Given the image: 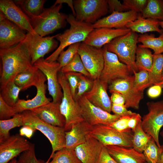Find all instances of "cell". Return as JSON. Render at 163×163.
<instances>
[{
  "mask_svg": "<svg viewBox=\"0 0 163 163\" xmlns=\"http://www.w3.org/2000/svg\"><path fill=\"white\" fill-rule=\"evenodd\" d=\"M0 56L2 65L0 91L9 82L14 81L18 74L33 66L28 51L21 42L12 47L0 49Z\"/></svg>",
  "mask_w": 163,
  "mask_h": 163,
  "instance_id": "6da1fadb",
  "label": "cell"
},
{
  "mask_svg": "<svg viewBox=\"0 0 163 163\" xmlns=\"http://www.w3.org/2000/svg\"><path fill=\"white\" fill-rule=\"evenodd\" d=\"M21 113L24 125H29L35 130L39 131L50 142L52 151L48 159L45 162L48 163L56 151L65 147L66 131L64 128L53 126L44 121L30 110H25Z\"/></svg>",
  "mask_w": 163,
  "mask_h": 163,
  "instance_id": "7a4b0ae2",
  "label": "cell"
},
{
  "mask_svg": "<svg viewBox=\"0 0 163 163\" xmlns=\"http://www.w3.org/2000/svg\"><path fill=\"white\" fill-rule=\"evenodd\" d=\"M66 21L70 24V27L63 33L57 34L55 38L60 42L59 45L53 53L45 59L47 62L56 61L60 53L66 47L75 43L83 42L94 29L92 24L77 21L73 14L68 15Z\"/></svg>",
  "mask_w": 163,
  "mask_h": 163,
  "instance_id": "3957f363",
  "label": "cell"
},
{
  "mask_svg": "<svg viewBox=\"0 0 163 163\" xmlns=\"http://www.w3.org/2000/svg\"><path fill=\"white\" fill-rule=\"evenodd\" d=\"M138 37L137 33L131 30L104 46L107 50L116 54L119 60L128 66L132 73L138 71L135 64Z\"/></svg>",
  "mask_w": 163,
  "mask_h": 163,
  "instance_id": "277c9868",
  "label": "cell"
},
{
  "mask_svg": "<svg viewBox=\"0 0 163 163\" xmlns=\"http://www.w3.org/2000/svg\"><path fill=\"white\" fill-rule=\"evenodd\" d=\"M62 4L45 9L39 16L30 18V24L35 32L43 37L66 26L67 15L60 12Z\"/></svg>",
  "mask_w": 163,
  "mask_h": 163,
  "instance_id": "5b68a950",
  "label": "cell"
},
{
  "mask_svg": "<svg viewBox=\"0 0 163 163\" xmlns=\"http://www.w3.org/2000/svg\"><path fill=\"white\" fill-rule=\"evenodd\" d=\"M58 78L63 94L60 108L66 120L64 129L66 131H68L71 130L73 125L84 120L77 101L72 95L69 82L64 73L59 71L58 73Z\"/></svg>",
  "mask_w": 163,
  "mask_h": 163,
  "instance_id": "8992f818",
  "label": "cell"
},
{
  "mask_svg": "<svg viewBox=\"0 0 163 163\" xmlns=\"http://www.w3.org/2000/svg\"><path fill=\"white\" fill-rule=\"evenodd\" d=\"M76 20L93 24L109 11L107 0H73Z\"/></svg>",
  "mask_w": 163,
  "mask_h": 163,
  "instance_id": "52a82bcc",
  "label": "cell"
},
{
  "mask_svg": "<svg viewBox=\"0 0 163 163\" xmlns=\"http://www.w3.org/2000/svg\"><path fill=\"white\" fill-rule=\"evenodd\" d=\"M90 135L104 146L117 145L132 147V131L121 132L107 125H99L92 126Z\"/></svg>",
  "mask_w": 163,
  "mask_h": 163,
  "instance_id": "ba28073f",
  "label": "cell"
},
{
  "mask_svg": "<svg viewBox=\"0 0 163 163\" xmlns=\"http://www.w3.org/2000/svg\"><path fill=\"white\" fill-rule=\"evenodd\" d=\"M57 35L43 37L37 34L29 32L26 34L25 38L21 43L28 51L32 65L57 47L58 43L54 39Z\"/></svg>",
  "mask_w": 163,
  "mask_h": 163,
  "instance_id": "9c48e42d",
  "label": "cell"
},
{
  "mask_svg": "<svg viewBox=\"0 0 163 163\" xmlns=\"http://www.w3.org/2000/svg\"><path fill=\"white\" fill-rule=\"evenodd\" d=\"M78 53L91 78L94 80L99 78L104 65L103 48H98L82 42Z\"/></svg>",
  "mask_w": 163,
  "mask_h": 163,
  "instance_id": "30bf717a",
  "label": "cell"
},
{
  "mask_svg": "<svg viewBox=\"0 0 163 163\" xmlns=\"http://www.w3.org/2000/svg\"><path fill=\"white\" fill-rule=\"evenodd\" d=\"M76 101L83 119L92 126L99 125H108L120 117L95 106L84 95Z\"/></svg>",
  "mask_w": 163,
  "mask_h": 163,
  "instance_id": "8fae6325",
  "label": "cell"
},
{
  "mask_svg": "<svg viewBox=\"0 0 163 163\" xmlns=\"http://www.w3.org/2000/svg\"><path fill=\"white\" fill-rule=\"evenodd\" d=\"M148 112L142 119V127L145 133L153 138L160 148L159 135L163 126V101L148 102Z\"/></svg>",
  "mask_w": 163,
  "mask_h": 163,
  "instance_id": "7c38bea8",
  "label": "cell"
},
{
  "mask_svg": "<svg viewBox=\"0 0 163 163\" xmlns=\"http://www.w3.org/2000/svg\"><path fill=\"white\" fill-rule=\"evenodd\" d=\"M104 68L99 79L110 84L117 79L126 78L131 75L128 66L120 61L117 56L110 52L104 46Z\"/></svg>",
  "mask_w": 163,
  "mask_h": 163,
  "instance_id": "4fadbf2b",
  "label": "cell"
},
{
  "mask_svg": "<svg viewBox=\"0 0 163 163\" xmlns=\"http://www.w3.org/2000/svg\"><path fill=\"white\" fill-rule=\"evenodd\" d=\"M33 66L40 70L46 76L47 81V88L53 101L61 103L63 96L62 88L58 78V73L60 71L58 62H48L43 58L38 60Z\"/></svg>",
  "mask_w": 163,
  "mask_h": 163,
  "instance_id": "5bb4252c",
  "label": "cell"
},
{
  "mask_svg": "<svg viewBox=\"0 0 163 163\" xmlns=\"http://www.w3.org/2000/svg\"><path fill=\"white\" fill-rule=\"evenodd\" d=\"M46 80L45 75L38 69L33 84L37 89L36 96L32 99L27 100L19 99L13 107L16 114L32 110L51 102V99L46 95L47 86L45 82Z\"/></svg>",
  "mask_w": 163,
  "mask_h": 163,
  "instance_id": "9a60e30c",
  "label": "cell"
},
{
  "mask_svg": "<svg viewBox=\"0 0 163 163\" xmlns=\"http://www.w3.org/2000/svg\"><path fill=\"white\" fill-rule=\"evenodd\" d=\"M134 79L133 75L126 78L116 80L110 84L108 88L111 93L118 92L124 97L125 105L127 108L131 107L138 110L143 97V92L137 91L135 89L133 86Z\"/></svg>",
  "mask_w": 163,
  "mask_h": 163,
  "instance_id": "2e32d148",
  "label": "cell"
},
{
  "mask_svg": "<svg viewBox=\"0 0 163 163\" xmlns=\"http://www.w3.org/2000/svg\"><path fill=\"white\" fill-rule=\"evenodd\" d=\"M31 144L19 134L10 135L0 142V163H8L28 150Z\"/></svg>",
  "mask_w": 163,
  "mask_h": 163,
  "instance_id": "e0dca14e",
  "label": "cell"
},
{
  "mask_svg": "<svg viewBox=\"0 0 163 163\" xmlns=\"http://www.w3.org/2000/svg\"><path fill=\"white\" fill-rule=\"evenodd\" d=\"M0 49L12 47L23 41L26 34L0 12Z\"/></svg>",
  "mask_w": 163,
  "mask_h": 163,
  "instance_id": "ac0fdd59",
  "label": "cell"
},
{
  "mask_svg": "<svg viewBox=\"0 0 163 163\" xmlns=\"http://www.w3.org/2000/svg\"><path fill=\"white\" fill-rule=\"evenodd\" d=\"M0 12L9 21L24 30L37 34L30 24V18L11 0H0Z\"/></svg>",
  "mask_w": 163,
  "mask_h": 163,
  "instance_id": "d6986e66",
  "label": "cell"
},
{
  "mask_svg": "<svg viewBox=\"0 0 163 163\" xmlns=\"http://www.w3.org/2000/svg\"><path fill=\"white\" fill-rule=\"evenodd\" d=\"M130 31L126 27L117 29L107 27L94 29L83 42L96 48H101L115 38L124 35Z\"/></svg>",
  "mask_w": 163,
  "mask_h": 163,
  "instance_id": "ffe728a7",
  "label": "cell"
},
{
  "mask_svg": "<svg viewBox=\"0 0 163 163\" xmlns=\"http://www.w3.org/2000/svg\"><path fill=\"white\" fill-rule=\"evenodd\" d=\"M108 84L99 78L94 80L91 90L84 95L92 104L110 113L112 104L107 92Z\"/></svg>",
  "mask_w": 163,
  "mask_h": 163,
  "instance_id": "44dd1931",
  "label": "cell"
},
{
  "mask_svg": "<svg viewBox=\"0 0 163 163\" xmlns=\"http://www.w3.org/2000/svg\"><path fill=\"white\" fill-rule=\"evenodd\" d=\"M139 14L133 11L123 12L114 11L92 24L94 29L101 27L120 28L125 27L129 22L136 20Z\"/></svg>",
  "mask_w": 163,
  "mask_h": 163,
  "instance_id": "7402d4cb",
  "label": "cell"
},
{
  "mask_svg": "<svg viewBox=\"0 0 163 163\" xmlns=\"http://www.w3.org/2000/svg\"><path fill=\"white\" fill-rule=\"evenodd\" d=\"M60 103L52 101L30 110L44 121L53 126L64 128L66 120L60 111Z\"/></svg>",
  "mask_w": 163,
  "mask_h": 163,
  "instance_id": "603a6c76",
  "label": "cell"
},
{
  "mask_svg": "<svg viewBox=\"0 0 163 163\" xmlns=\"http://www.w3.org/2000/svg\"><path fill=\"white\" fill-rule=\"evenodd\" d=\"M104 146L90 135L86 142L76 147L75 150L82 163H97Z\"/></svg>",
  "mask_w": 163,
  "mask_h": 163,
  "instance_id": "cb8c5ba5",
  "label": "cell"
},
{
  "mask_svg": "<svg viewBox=\"0 0 163 163\" xmlns=\"http://www.w3.org/2000/svg\"><path fill=\"white\" fill-rule=\"evenodd\" d=\"M105 147L110 155L118 163H145L146 161L143 153L133 147L117 145Z\"/></svg>",
  "mask_w": 163,
  "mask_h": 163,
  "instance_id": "d4e9b609",
  "label": "cell"
},
{
  "mask_svg": "<svg viewBox=\"0 0 163 163\" xmlns=\"http://www.w3.org/2000/svg\"><path fill=\"white\" fill-rule=\"evenodd\" d=\"M92 128V126L85 120L73 125L70 130L65 132V147L75 150L85 143Z\"/></svg>",
  "mask_w": 163,
  "mask_h": 163,
  "instance_id": "484cf974",
  "label": "cell"
},
{
  "mask_svg": "<svg viewBox=\"0 0 163 163\" xmlns=\"http://www.w3.org/2000/svg\"><path fill=\"white\" fill-rule=\"evenodd\" d=\"M159 21L152 18H145L139 14L134 21L129 22L125 27L131 31L142 34L149 32L156 31L161 34L162 30L159 26Z\"/></svg>",
  "mask_w": 163,
  "mask_h": 163,
  "instance_id": "4316f807",
  "label": "cell"
},
{
  "mask_svg": "<svg viewBox=\"0 0 163 163\" xmlns=\"http://www.w3.org/2000/svg\"><path fill=\"white\" fill-rule=\"evenodd\" d=\"M153 61V54L148 48L139 44L136 53L135 64L138 71L145 70L149 72L151 70Z\"/></svg>",
  "mask_w": 163,
  "mask_h": 163,
  "instance_id": "83f0119b",
  "label": "cell"
},
{
  "mask_svg": "<svg viewBox=\"0 0 163 163\" xmlns=\"http://www.w3.org/2000/svg\"><path fill=\"white\" fill-rule=\"evenodd\" d=\"M30 18L39 16L44 11L45 0H20L13 1Z\"/></svg>",
  "mask_w": 163,
  "mask_h": 163,
  "instance_id": "f1b7e54d",
  "label": "cell"
},
{
  "mask_svg": "<svg viewBox=\"0 0 163 163\" xmlns=\"http://www.w3.org/2000/svg\"><path fill=\"white\" fill-rule=\"evenodd\" d=\"M138 41L142 43L140 44L142 46L152 50L154 54L163 53V32L158 37L153 34H142L139 36Z\"/></svg>",
  "mask_w": 163,
  "mask_h": 163,
  "instance_id": "f546056e",
  "label": "cell"
},
{
  "mask_svg": "<svg viewBox=\"0 0 163 163\" xmlns=\"http://www.w3.org/2000/svg\"><path fill=\"white\" fill-rule=\"evenodd\" d=\"M24 125L22 113L15 114L12 118L5 120H0V142L10 136L9 131L17 127Z\"/></svg>",
  "mask_w": 163,
  "mask_h": 163,
  "instance_id": "4dcf8cb0",
  "label": "cell"
},
{
  "mask_svg": "<svg viewBox=\"0 0 163 163\" xmlns=\"http://www.w3.org/2000/svg\"><path fill=\"white\" fill-rule=\"evenodd\" d=\"M141 14L145 18L163 21V0H148L146 5Z\"/></svg>",
  "mask_w": 163,
  "mask_h": 163,
  "instance_id": "1f68e13d",
  "label": "cell"
},
{
  "mask_svg": "<svg viewBox=\"0 0 163 163\" xmlns=\"http://www.w3.org/2000/svg\"><path fill=\"white\" fill-rule=\"evenodd\" d=\"M141 122L137 125L133 132L132 144L133 148L138 151L143 153L148 142L152 137L144 131L142 127Z\"/></svg>",
  "mask_w": 163,
  "mask_h": 163,
  "instance_id": "d6a6232c",
  "label": "cell"
},
{
  "mask_svg": "<svg viewBox=\"0 0 163 163\" xmlns=\"http://www.w3.org/2000/svg\"><path fill=\"white\" fill-rule=\"evenodd\" d=\"M21 90V88L17 86L14 81H10L1 91L0 96L8 104L14 107L19 99V94Z\"/></svg>",
  "mask_w": 163,
  "mask_h": 163,
  "instance_id": "836d02e7",
  "label": "cell"
},
{
  "mask_svg": "<svg viewBox=\"0 0 163 163\" xmlns=\"http://www.w3.org/2000/svg\"><path fill=\"white\" fill-rule=\"evenodd\" d=\"M47 163H82L75 150L63 148L56 151Z\"/></svg>",
  "mask_w": 163,
  "mask_h": 163,
  "instance_id": "e575fe53",
  "label": "cell"
},
{
  "mask_svg": "<svg viewBox=\"0 0 163 163\" xmlns=\"http://www.w3.org/2000/svg\"><path fill=\"white\" fill-rule=\"evenodd\" d=\"M38 69L33 65L30 69L18 74L14 79V83L17 86L21 88L22 90H25L33 86Z\"/></svg>",
  "mask_w": 163,
  "mask_h": 163,
  "instance_id": "d590c367",
  "label": "cell"
},
{
  "mask_svg": "<svg viewBox=\"0 0 163 163\" xmlns=\"http://www.w3.org/2000/svg\"><path fill=\"white\" fill-rule=\"evenodd\" d=\"M163 70V54H153V61L151 70L149 72L151 86L160 82Z\"/></svg>",
  "mask_w": 163,
  "mask_h": 163,
  "instance_id": "8d00e7d4",
  "label": "cell"
},
{
  "mask_svg": "<svg viewBox=\"0 0 163 163\" xmlns=\"http://www.w3.org/2000/svg\"><path fill=\"white\" fill-rule=\"evenodd\" d=\"M163 146L159 147L152 138L149 142L143 153L147 162L159 163L163 151Z\"/></svg>",
  "mask_w": 163,
  "mask_h": 163,
  "instance_id": "74e56055",
  "label": "cell"
},
{
  "mask_svg": "<svg viewBox=\"0 0 163 163\" xmlns=\"http://www.w3.org/2000/svg\"><path fill=\"white\" fill-rule=\"evenodd\" d=\"M60 71L64 73L69 72H78L91 77L78 53L66 66L61 68Z\"/></svg>",
  "mask_w": 163,
  "mask_h": 163,
  "instance_id": "f35d334b",
  "label": "cell"
},
{
  "mask_svg": "<svg viewBox=\"0 0 163 163\" xmlns=\"http://www.w3.org/2000/svg\"><path fill=\"white\" fill-rule=\"evenodd\" d=\"M134 79L133 86L137 91L143 92L147 88L149 87V72L145 70L134 72Z\"/></svg>",
  "mask_w": 163,
  "mask_h": 163,
  "instance_id": "ab89813d",
  "label": "cell"
},
{
  "mask_svg": "<svg viewBox=\"0 0 163 163\" xmlns=\"http://www.w3.org/2000/svg\"><path fill=\"white\" fill-rule=\"evenodd\" d=\"M81 43H77L72 44L66 50H63L61 52L57 59L60 64V69L66 66L78 53Z\"/></svg>",
  "mask_w": 163,
  "mask_h": 163,
  "instance_id": "60d3db41",
  "label": "cell"
},
{
  "mask_svg": "<svg viewBox=\"0 0 163 163\" xmlns=\"http://www.w3.org/2000/svg\"><path fill=\"white\" fill-rule=\"evenodd\" d=\"M94 80L81 73L75 100L76 101L85 93L91 90L93 85Z\"/></svg>",
  "mask_w": 163,
  "mask_h": 163,
  "instance_id": "b9f144b4",
  "label": "cell"
},
{
  "mask_svg": "<svg viewBox=\"0 0 163 163\" xmlns=\"http://www.w3.org/2000/svg\"><path fill=\"white\" fill-rule=\"evenodd\" d=\"M18 161L21 163H45L43 161L37 159L35 145L32 143L28 150L20 155Z\"/></svg>",
  "mask_w": 163,
  "mask_h": 163,
  "instance_id": "7bdbcfd3",
  "label": "cell"
},
{
  "mask_svg": "<svg viewBox=\"0 0 163 163\" xmlns=\"http://www.w3.org/2000/svg\"><path fill=\"white\" fill-rule=\"evenodd\" d=\"M148 0H123L122 3L127 11L141 13L145 8Z\"/></svg>",
  "mask_w": 163,
  "mask_h": 163,
  "instance_id": "ee69618b",
  "label": "cell"
},
{
  "mask_svg": "<svg viewBox=\"0 0 163 163\" xmlns=\"http://www.w3.org/2000/svg\"><path fill=\"white\" fill-rule=\"evenodd\" d=\"M64 74L69 82L72 95L75 99L79 81L80 73L69 72Z\"/></svg>",
  "mask_w": 163,
  "mask_h": 163,
  "instance_id": "f6af8a7d",
  "label": "cell"
},
{
  "mask_svg": "<svg viewBox=\"0 0 163 163\" xmlns=\"http://www.w3.org/2000/svg\"><path fill=\"white\" fill-rule=\"evenodd\" d=\"M131 115L120 117L118 120L107 126L114 128L120 132L132 131L129 128L128 125V122Z\"/></svg>",
  "mask_w": 163,
  "mask_h": 163,
  "instance_id": "bcb514c9",
  "label": "cell"
},
{
  "mask_svg": "<svg viewBox=\"0 0 163 163\" xmlns=\"http://www.w3.org/2000/svg\"><path fill=\"white\" fill-rule=\"evenodd\" d=\"M15 114L13 107L8 104L0 96V120L10 119Z\"/></svg>",
  "mask_w": 163,
  "mask_h": 163,
  "instance_id": "7dc6e473",
  "label": "cell"
},
{
  "mask_svg": "<svg viewBox=\"0 0 163 163\" xmlns=\"http://www.w3.org/2000/svg\"><path fill=\"white\" fill-rule=\"evenodd\" d=\"M109 11L123 12L127 11L122 3L117 0H107Z\"/></svg>",
  "mask_w": 163,
  "mask_h": 163,
  "instance_id": "c3c4849f",
  "label": "cell"
},
{
  "mask_svg": "<svg viewBox=\"0 0 163 163\" xmlns=\"http://www.w3.org/2000/svg\"><path fill=\"white\" fill-rule=\"evenodd\" d=\"M111 110L114 114L120 117L130 115L132 112L128 110L125 105H117L112 104Z\"/></svg>",
  "mask_w": 163,
  "mask_h": 163,
  "instance_id": "681fc988",
  "label": "cell"
},
{
  "mask_svg": "<svg viewBox=\"0 0 163 163\" xmlns=\"http://www.w3.org/2000/svg\"><path fill=\"white\" fill-rule=\"evenodd\" d=\"M142 119L139 114L133 112L130 115L128 122L129 128L133 132L137 125L142 122Z\"/></svg>",
  "mask_w": 163,
  "mask_h": 163,
  "instance_id": "f907efd6",
  "label": "cell"
},
{
  "mask_svg": "<svg viewBox=\"0 0 163 163\" xmlns=\"http://www.w3.org/2000/svg\"><path fill=\"white\" fill-rule=\"evenodd\" d=\"M97 163H118L109 154L104 146Z\"/></svg>",
  "mask_w": 163,
  "mask_h": 163,
  "instance_id": "816d5d0a",
  "label": "cell"
},
{
  "mask_svg": "<svg viewBox=\"0 0 163 163\" xmlns=\"http://www.w3.org/2000/svg\"><path fill=\"white\" fill-rule=\"evenodd\" d=\"M162 88L159 85H155L150 87L147 91L148 96L152 98L158 97L162 92Z\"/></svg>",
  "mask_w": 163,
  "mask_h": 163,
  "instance_id": "f5cc1de1",
  "label": "cell"
},
{
  "mask_svg": "<svg viewBox=\"0 0 163 163\" xmlns=\"http://www.w3.org/2000/svg\"><path fill=\"white\" fill-rule=\"evenodd\" d=\"M110 99L112 104L117 105H125V98L121 94L119 93H112Z\"/></svg>",
  "mask_w": 163,
  "mask_h": 163,
  "instance_id": "db71d44e",
  "label": "cell"
},
{
  "mask_svg": "<svg viewBox=\"0 0 163 163\" xmlns=\"http://www.w3.org/2000/svg\"><path fill=\"white\" fill-rule=\"evenodd\" d=\"M35 130L30 126L24 125L19 130V134L21 136L30 139L33 136Z\"/></svg>",
  "mask_w": 163,
  "mask_h": 163,
  "instance_id": "11a10c76",
  "label": "cell"
},
{
  "mask_svg": "<svg viewBox=\"0 0 163 163\" xmlns=\"http://www.w3.org/2000/svg\"><path fill=\"white\" fill-rule=\"evenodd\" d=\"M66 3L72 9L73 15L75 17L76 15L75 12L74 7L73 1L71 0H57L54 4L53 5L55 6L58 4H62V3Z\"/></svg>",
  "mask_w": 163,
  "mask_h": 163,
  "instance_id": "9f6ffc18",
  "label": "cell"
},
{
  "mask_svg": "<svg viewBox=\"0 0 163 163\" xmlns=\"http://www.w3.org/2000/svg\"><path fill=\"white\" fill-rule=\"evenodd\" d=\"M161 135L163 138V130H162V131L161 133ZM159 163H163V151L162 152V154L160 161Z\"/></svg>",
  "mask_w": 163,
  "mask_h": 163,
  "instance_id": "6f0895ef",
  "label": "cell"
},
{
  "mask_svg": "<svg viewBox=\"0 0 163 163\" xmlns=\"http://www.w3.org/2000/svg\"><path fill=\"white\" fill-rule=\"evenodd\" d=\"M155 85H159L162 88H163V80Z\"/></svg>",
  "mask_w": 163,
  "mask_h": 163,
  "instance_id": "680465c9",
  "label": "cell"
},
{
  "mask_svg": "<svg viewBox=\"0 0 163 163\" xmlns=\"http://www.w3.org/2000/svg\"><path fill=\"white\" fill-rule=\"evenodd\" d=\"M18 161L14 158L10 161L8 163H17Z\"/></svg>",
  "mask_w": 163,
  "mask_h": 163,
  "instance_id": "91938a15",
  "label": "cell"
},
{
  "mask_svg": "<svg viewBox=\"0 0 163 163\" xmlns=\"http://www.w3.org/2000/svg\"><path fill=\"white\" fill-rule=\"evenodd\" d=\"M159 26L162 28L163 31V21H159Z\"/></svg>",
  "mask_w": 163,
  "mask_h": 163,
  "instance_id": "94428289",
  "label": "cell"
},
{
  "mask_svg": "<svg viewBox=\"0 0 163 163\" xmlns=\"http://www.w3.org/2000/svg\"><path fill=\"white\" fill-rule=\"evenodd\" d=\"M163 80V72H162V78H161V81Z\"/></svg>",
  "mask_w": 163,
  "mask_h": 163,
  "instance_id": "6125c7cd",
  "label": "cell"
},
{
  "mask_svg": "<svg viewBox=\"0 0 163 163\" xmlns=\"http://www.w3.org/2000/svg\"><path fill=\"white\" fill-rule=\"evenodd\" d=\"M145 163H155V162H153V163H149V162H148L147 161L145 162Z\"/></svg>",
  "mask_w": 163,
  "mask_h": 163,
  "instance_id": "be15d7a7",
  "label": "cell"
},
{
  "mask_svg": "<svg viewBox=\"0 0 163 163\" xmlns=\"http://www.w3.org/2000/svg\"><path fill=\"white\" fill-rule=\"evenodd\" d=\"M17 163H21L19 161H18V162H17Z\"/></svg>",
  "mask_w": 163,
  "mask_h": 163,
  "instance_id": "e7e4bbea",
  "label": "cell"
}]
</instances>
